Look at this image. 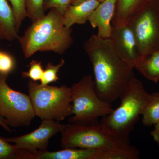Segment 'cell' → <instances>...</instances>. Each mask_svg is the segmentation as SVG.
<instances>
[{
	"instance_id": "obj_1",
	"label": "cell",
	"mask_w": 159,
	"mask_h": 159,
	"mask_svg": "<svg viewBox=\"0 0 159 159\" xmlns=\"http://www.w3.org/2000/svg\"><path fill=\"white\" fill-rule=\"evenodd\" d=\"M84 48L93 66L97 95L111 104L120 98L135 77L133 69L117 54L110 38L93 34L84 44Z\"/></svg>"
},
{
	"instance_id": "obj_2",
	"label": "cell",
	"mask_w": 159,
	"mask_h": 159,
	"mask_svg": "<svg viewBox=\"0 0 159 159\" xmlns=\"http://www.w3.org/2000/svg\"><path fill=\"white\" fill-rule=\"evenodd\" d=\"M72 34L71 28L64 25L62 15L51 9L43 17L32 22L17 39L24 56L29 58L37 52L52 51L62 55L73 44Z\"/></svg>"
},
{
	"instance_id": "obj_3",
	"label": "cell",
	"mask_w": 159,
	"mask_h": 159,
	"mask_svg": "<svg viewBox=\"0 0 159 159\" xmlns=\"http://www.w3.org/2000/svg\"><path fill=\"white\" fill-rule=\"evenodd\" d=\"M61 133L63 148L111 150L131 145L129 139L120 136L100 122L69 123L65 125Z\"/></svg>"
},
{
	"instance_id": "obj_4",
	"label": "cell",
	"mask_w": 159,
	"mask_h": 159,
	"mask_svg": "<svg viewBox=\"0 0 159 159\" xmlns=\"http://www.w3.org/2000/svg\"><path fill=\"white\" fill-rule=\"evenodd\" d=\"M150 97L142 81L134 77L119 98L120 106L100 122L120 136L129 139Z\"/></svg>"
},
{
	"instance_id": "obj_5",
	"label": "cell",
	"mask_w": 159,
	"mask_h": 159,
	"mask_svg": "<svg viewBox=\"0 0 159 159\" xmlns=\"http://www.w3.org/2000/svg\"><path fill=\"white\" fill-rule=\"evenodd\" d=\"M28 88L35 116L41 120L59 122L72 114L70 87L42 85L37 81L30 80Z\"/></svg>"
},
{
	"instance_id": "obj_6",
	"label": "cell",
	"mask_w": 159,
	"mask_h": 159,
	"mask_svg": "<svg viewBox=\"0 0 159 159\" xmlns=\"http://www.w3.org/2000/svg\"><path fill=\"white\" fill-rule=\"evenodd\" d=\"M73 115L69 123L88 124L110 114L114 109L110 103L97 95L91 74L85 75L71 87Z\"/></svg>"
},
{
	"instance_id": "obj_7",
	"label": "cell",
	"mask_w": 159,
	"mask_h": 159,
	"mask_svg": "<svg viewBox=\"0 0 159 159\" xmlns=\"http://www.w3.org/2000/svg\"><path fill=\"white\" fill-rule=\"evenodd\" d=\"M8 74H0V116L10 127L28 126L35 116L29 95L11 89Z\"/></svg>"
},
{
	"instance_id": "obj_8",
	"label": "cell",
	"mask_w": 159,
	"mask_h": 159,
	"mask_svg": "<svg viewBox=\"0 0 159 159\" xmlns=\"http://www.w3.org/2000/svg\"><path fill=\"white\" fill-rule=\"evenodd\" d=\"M128 25L140 56L159 49V10L153 0L136 13Z\"/></svg>"
},
{
	"instance_id": "obj_9",
	"label": "cell",
	"mask_w": 159,
	"mask_h": 159,
	"mask_svg": "<svg viewBox=\"0 0 159 159\" xmlns=\"http://www.w3.org/2000/svg\"><path fill=\"white\" fill-rule=\"evenodd\" d=\"M65 125L53 120L43 119L39 127L26 134L20 136L4 138L7 142L14 143L19 148L28 151L34 155L48 151L50 139L61 133Z\"/></svg>"
},
{
	"instance_id": "obj_10",
	"label": "cell",
	"mask_w": 159,
	"mask_h": 159,
	"mask_svg": "<svg viewBox=\"0 0 159 159\" xmlns=\"http://www.w3.org/2000/svg\"><path fill=\"white\" fill-rule=\"evenodd\" d=\"M110 39L120 58L131 68L134 69L140 54L135 39L129 25L113 26Z\"/></svg>"
},
{
	"instance_id": "obj_11",
	"label": "cell",
	"mask_w": 159,
	"mask_h": 159,
	"mask_svg": "<svg viewBox=\"0 0 159 159\" xmlns=\"http://www.w3.org/2000/svg\"><path fill=\"white\" fill-rule=\"evenodd\" d=\"M116 0H104L92 12L88 21L93 28H97L99 37L109 39L113 26L111 22L115 14Z\"/></svg>"
},
{
	"instance_id": "obj_12",
	"label": "cell",
	"mask_w": 159,
	"mask_h": 159,
	"mask_svg": "<svg viewBox=\"0 0 159 159\" xmlns=\"http://www.w3.org/2000/svg\"><path fill=\"white\" fill-rule=\"evenodd\" d=\"M107 150L80 148H64L55 152L48 151L38 154L35 159H107Z\"/></svg>"
},
{
	"instance_id": "obj_13",
	"label": "cell",
	"mask_w": 159,
	"mask_h": 159,
	"mask_svg": "<svg viewBox=\"0 0 159 159\" xmlns=\"http://www.w3.org/2000/svg\"><path fill=\"white\" fill-rule=\"evenodd\" d=\"M98 0H86L75 5L71 4L63 14L64 25L71 28L74 25H83L88 21L92 12L99 6Z\"/></svg>"
},
{
	"instance_id": "obj_14",
	"label": "cell",
	"mask_w": 159,
	"mask_h": 159,
	"mask_svg": "<svg viewBox=\"0 0 159 159\" xmlns=\"http://www.w3.org/2000/svg\"><path fill=\"white\" fill-rule=\"evenodd\" d=\"M152 0H116L112 25L119 27L128 25L136 13Z\"/></svg>"
},
{
	"instance_id": "obj_15",
	"label": "cell",
	"mask_w": 159,
	"mask_h": 159,
	"mask_svg": "<svg viewBox=\"0 0 159 159\" xmlns=\"http://www.w3.org/2000/svg\"><path fill=\"white\" fill-rule=\"evenodd\" d=\"M19 36L11 6L7 0H0V43L13 41Z\"/></svg>"
},
{
	"instance_id": "obj_16",
	"label": "cell",
	"mask_w": 159,
	"mask_h": 159,
	"mask_svg": "<svg viewBox=\"0 0 159 159\" xmlns=\"http://www.w3.org/2000/svg\"><path fill=\"white\" fill-rule=\"evenodd\" d=\"M134 68L146 79L152 82L159 81V49L140 55Z\"/></svg>"
},
{
	"instance_id": "obj_17",
	"label": "cell",
	"mask_w": 159,
	"mask_h": 159,
	"mask_svg": "<svg viewBox=\"0 0 159 159\" xmlns=\"http://www.w3.org/2000/svg\"><path fill=\"white\" fill-rule=\"evenodd\" d=\"M142 122L146 126L156 124L159 120V92L150 94V97L143 110Z\"/></svg>"
},
{
	"instance_id": "obj_18",
	"label": "cell",
	"mask_w": 159,
	"mask_h": 159,
	"mask_svg": "<svg viewBox=\"0 0 159 159\" xmlns=\"http://www.w3.org/2000/svg\"><path fill=\"white\" fill-rule=\"evenodd\" d=\"M10 143L0 137V159H25V150Z\"/></svg>"
},
{
	"instance_id": "obj_19",
	"label": "cell",
	"mask_w": 159,
	"mask_h": 159,
	"mask_svg": "<svg viewBox=\"0 0 159 159\" xmlns=\"http://www.w3.org/2000/svg\"><path fill=\"white\" fill-rule=\"evenodd\" d=\"M65 62L64 59H61L57 64L54 65L51 62L48 63L45 69L44 70L42 78L40 80V84L47 85L51 83L57 82L59 79L58 73Z\"/></svg>"
},
{
	"instance_id": "obj_20",
	"label": "cell",
	"mask_w": 159,
	"mask_h": 159,
	"mask_svg": "<svg viewBox=\"0 0 159 159\" xmlns=\"http://www.w3.org/2000/svg\"><path fill=\"white\" fill-rule=\"evenodd\" d=\"M45 0H25L27 17L33 22L45 15L44 4Z\"/></svg>"
},
{
	"instance_id": "obj_21",
	"label": "cell",
	"mask_w": 159,
	"mask_h": 159,
	"mask_svg": "<svg viewBox=\"0 0 159 159\" xmlns=\"http://www.w3.org/2000/svg\"><path fill=\"white\" fill-rule=\"evenodd\" d=\"M10 2L14 14L15 21L18 31L22 23L27 17L25 0H8Z\"/></svg>"
},
{
	"instance_id": "obj_22",
	"label": "cell",
	"mask_w": 159,
	"mask_h": 159,
	"mask_svg": "<svg viewBox=\"0 0 159 159\" xmlns=\"http://www.w3.org/2000/svg\"><path fill=\"white\" fill-rule=\"evenodd\" d=\"M16 66L14 57L9 53L0 50V74L9 75L14 70Z\"/></svg>"
},
{
	"instance_id": "obj_23",
	"label": "cell",
	"mask_w": 159,
	"mask_h": 159,
	"mask_svg": "<svg viewBox=\"0 0 159 159\" xmlns=\"http://www.w3.org/2000/svg\"><path fill=\"white\" fill-rule=\"evenodd\" d=\"M29 70L23 72L22 76L24 78H29L34 81L40 80L42 78L44 70L42 65L41 61L36 60H32L29 66Z\"/></svg>"
},
{
	"instance_id": "obj_24",
	"label": "cell",
	"mask_w": 159,
	"mask_h": 159,
	"mask_svg": "<svg viewBox=\"0 0 159 159\" xmlns=\"http://www.w3.org/2000/svg\"><path fill=\"white\" fill-rule=\"evenodd\" d=\"M72 2V0H45L44 9L45 11L48 9H54L63 15Z\"/></svg>"
},
{
	"instance_id": "obj_25",
	"label": "cell",
	"mask_w": 159,
	"mask_h": 159,
	"mask_svg": "<svg viewBox=\"0 0 159 159\" xmlns=\"http://www.w3.org/2000/svg\"><path fill=\"white\" fill-rule=\"evenodd\" d=\"M154 125V128L151 132L150 134L153 138L154 141L159 145V120Z\"/></svg>"
},
{
	"instance_id": "obj_26",
	"label": "cell",
	"mask_w": 159,
	"mask_h": 159,
	"mask_svg": "<svg viewBox=\"0 0 159 159\" xmlns=\"http://www.w3.org/2000/svg\"><path fill=\"white\" fill-rule=\"evenodd\" d=\"M0 126H2L4 129L7 131L8 132H12L11 127L8 125L6 119L1 116H0Z\"/></svg>"
},
{
	"instance_id": "obj_27",
	"label": "cell",
	"mask_w": 159,
	"mask_h": 159,
	"mask_svg": "<svg viewBox=\"0 0 159 159\" xmlns=\"http://www.w3.org/2000/svg\"><path fill=\"white\" fill-rule=\"evenodd\" d=\"M85 1H86V0H72L71 4H72V5H75V4H78V3L81 2ZM98 1H99V2H102V1H104V0H98Z\"/></svg>"
},
{
	"instance_id": "obj_28",
	"label": "cell",
	"mask_w": 159,
	"mask_h": 159,
	"mask_svg": "<svg viewBox=\"0 0 159 159\" xmlns=\"http://www.w3.org/2000/svg\"><path fill=\"white\" fill-rule=\"evenodd\" d=\"M159 10V0H153Z\"/></svg>"
}]
</instances>
